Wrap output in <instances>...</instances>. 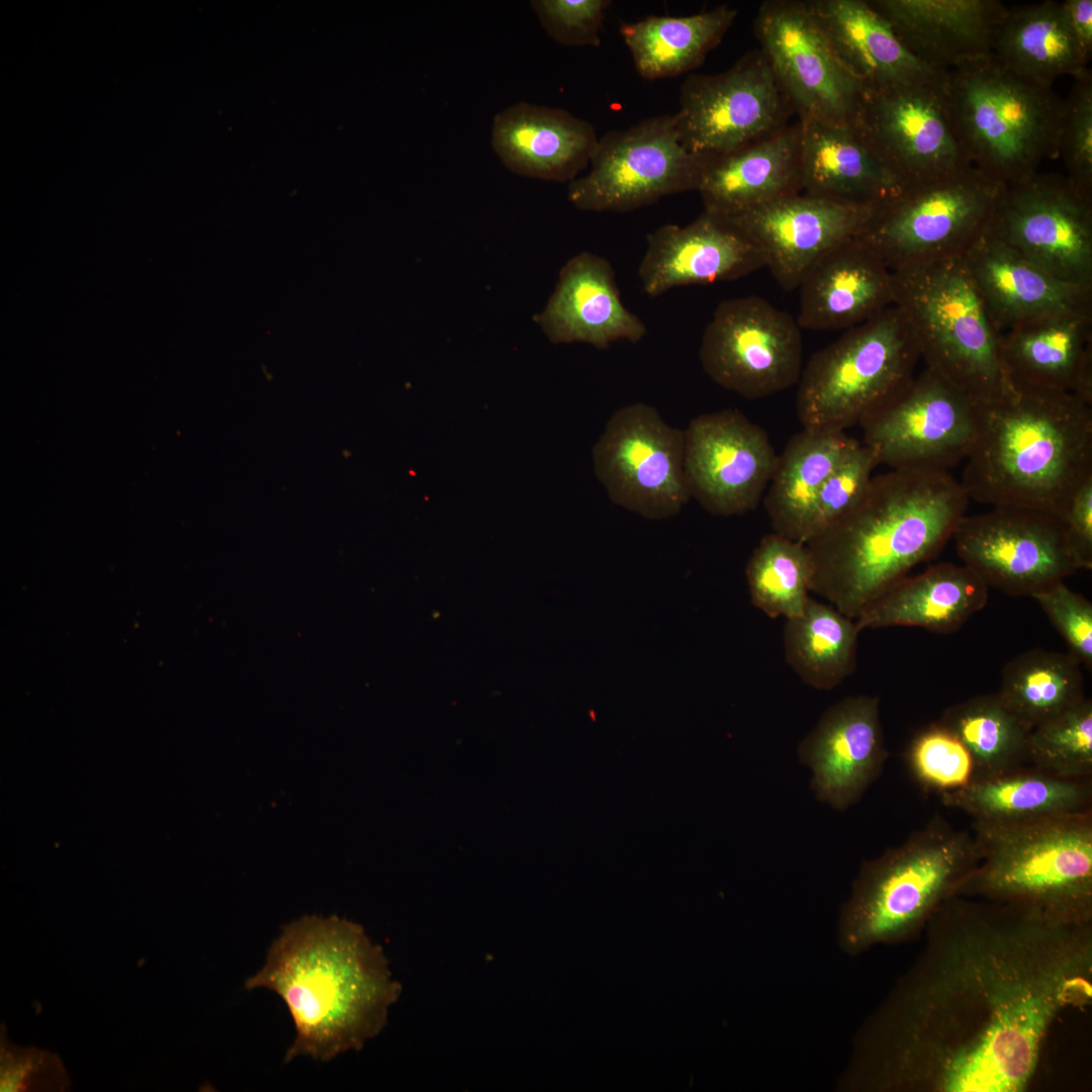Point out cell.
Here are the masks:
<instances>
[{
  "instance_id": "11",
  "label": "cell",
  "mask_w": 1092,
  "mask_h": 1092,
  "mask_svg": "<svg viewBox=\"0 0 1092 1092\" xmlns=\"http://www.w3.org/2000/svg\"><path fill=\"white\" fill-rule=\"evenodd\" d=\"M705 160L682 146L674 114L648 117L601 136L589 172L569 182L567 197L580 210L631 211L697 191Z\"/></svg>"
},
{
  "instance_id": "33",
  "label": "cell",
  "mask_w": 1092,
  "mask_h": 1092,
  "mask_svg": "<svg viewBox=\"0 0 1092 1092\" xmlns=\"http://www.w3.org/2000/svg\"><path fill=\"white\" fill-rule=\"evenodd\" d=\"M989 586L965 564L938 563L905 576L855 620L859 629L919 627L937 633L961 628L988 601Z\"/></svg>"
},
{
  "instance_id": "47",
  "label": "cell",
  "mask_w": 1092,
  "mask_h": 1092,
  "mask_svg": "<svg viewBox=\"0 0 1092 1092\" xmlns=\"http://www.w3.org/2000/svg\"><path fill=\"white\" fill-rule=\"evenodd\" d=\"M1066 641L1070 654L1087 668L1092 666V605L1059 581L1032 597Z\"/></svg>"
},
{
  "instance_id": "25",
  "label": "cell",
  "mask_w": 1092,
  "mask_h": 1092,
  "mask_svg": "<svg viewBox=\"0 0 1092 1092\" xmlns=\"http://www.w3.org/2000/svg\"><path fill=\"white\" fill-rule=\"evenodd\" d=\"M999 358L1009 387L1071 393L1092 404V313L1018 324L1000 335Z\"/></svg>"
},
{
  "instance_id": "30",
  "label": "cell",
  "mask_w": 1092,
  "mask_h": 1092,
  "mask_svg": "<svg viewBox=\"0 0 1092 1092\" xmlns=\"http://www.w3.org/2000/svg\"><path fill=\"white\" fill-rule=\"evenodd\" d=\"M806 2L835 54L864 90L943 83L946 72L916 58L868 0Z\"/></svg>"
},
{
  "instance_id": "9",
  "label": "cell",
  "mask_w": 1092,
  "mask_h": 1092,
  "mask_svg": "<svg viewBox=\"0 0 1092 1092\" xmlns=\"http://www.w3.org/2000/svg\"><path fill=\"white\" fill-rule=\"evenodd\" d=\"M915 334L895 304L849 328L803 368L797 414L803 429L844 432L914 377Z\"/></svg>"
},
{
  "instance_id": "48",
  "label": "cell",
  "mask_w": 1092,
  "mask_h": 1092,
  "mask_svg": "<svg viewBox=\"0 0 1092 1092\" xmlns=\"http://www.w3.org/2000/svg\"><path fill=\"white\" fill-rule=\"evenodd\" d=\"M1 1091H65L69 1077L61 1060L37 1049L19 1048L1 1037Z\"/></svg>"
},
{
  "instance_id": "16",
  "label": "cell",
  "mask_w": 1092,
  "mask_h": 1092,
  "mask_svg": "<svg viewBox=\"0 0 1092 1092\" xmlns=\"http://www.w3.org/2000/svg\"><path fill=\"white\" fill-rule=\"evenodd\" d=\"M753 28L798 119L854 123L864 89L835 54L806 0L764 1Z\"/></svg>"
},
{
  "instance_id": "3",
  "label": "cell",
  "mask_w": 1092,
  "mask_h": 1092,
  "mask_svg": "<svg viewBox=\"0 0 1092 1092\" xmlns=\"http://www.w3.org/2000/svg\"><path fill=\"white\" fill-rule=\"evenodd\" d=\"M969 503L949 472L902 469L875 475L852 511L806 543L813 564L811 593L856 620L942 549Z\"/></svg>"
},
{
  "instance_id": "5",
  "label": "cell",
  "mask_w": 1092,
  "mask_h": 1092,
  "mask_svg": "<svg viewBox=\"0 0 1092 1092\" xmlns=\"http://www.w3.org/2000/svg\"><path fill=\"white\" fill-rule=\"evenodd\" d=\"M980 860L972 834L939 815L903 843L866 861L839 919V944L850 954L908 940L958 896Z\"/></svg>"
},
{
  "instance_id": "46",
  "label": "cell",
  "mask_w": 1092,
  "mask_h": 1092,
  "mask_svg": "<svg viewBox=\"0 0 1092 1092\" xmlns=\"http://www.w3.org/2000/svg\"><path fill=\"white\" fill-rule=\"evenodd\" d=\"M531 7L555 41L568 47H599L609 0H534Z\"/></svg>"
},
{
  "instance_id": "32",
  "label": "cell",
  "mask_w": 1092,
  "mask_h": 1092,
  "mask_svg": "<svg viewBox=\"0 0 1092 1092\" xmlns=\"http://www.w3.org/2000/svg\"><path fill=\"white\" fill-rule=\"evenodd\" d=\"M798 120L802 192L844 203L877 206L902 186L853 124Z\"/></svg>"
},
{
  "instance_id": "1",
  "label": "cell",
  "mask_w": 1092,
  "mask_h": 1092,
  "mask_svg": "<svg viewBox=\"0 0 1092 1092\" xmlns=\"http://www.w3.org/2000/svg\"><path fill=\"white\" fill-rule=\"evenodd\" d=\"M864 1023L844 1088L1021 1092L1060 1014L1092 1000V919L953 896Z\"/></svg>"
},
{
  "instance_id": "6",
  "label": "cell",
  "mask_w": 1092,
  "mask_h": 1092,
  "mask_svg": "<svg viewBox=\"0 0 1092 1092\" xmlns=\"http://www.w3.org/2000/svg\"><path fill=\"white\" fill-rule=\"evenodd\" d=\"M942 94L967 162L1010 186L1059 158L1064 100L992 55L946 71Z\"/></svg>"
},
{
  "instance_id": "38",
  "label": "cell",
  "mask_w": 1092,
  "mask_h": 1092,
  "mask_svg": "<svg viewBox=\"0 0 1092 1092\" xmlns=\"http://www.w3.org/2000/svg\"><path fill=\"white\" fill-rule=\"evenodd\" d=\"M860 631L854 619L809 597L803 613L786 620V661L809 687L832 690L855 669Z\"/></svg>"
},
{
  "instance_id": "12",
  "label": "cell",
  "mask_w": 1092,
  "mask_h": 1092,
  "mask_svg": "<svg viewBox=\"0 0 1092 1092\" xmlns=\"http://www.w3.org/2000/svg\"><path fill=\"white\" fill-rule=\"evenodd\" d=\"M859 425L878 465L948 472L973 447L979 403L925 367Z\"/></svg>"
},
{
  "instance_id": "7",
  "label": "cell",
  "mask_w": 1092,
  "mask_h": 1092,
  "mask_svg": "<svg viewBox=\"0 0 1092 1092\" xmlns=\"http://www.w3.org/2000/svg\"><path fill=\"white\" fill-rule=\"evenodd\" d=\"M973 829L980 860L958 896L1092 919V811Z\"/></svg>"
},
{
  "instance_id": "36",
  "label": "cell",
  "mask_w": 1092,
  "mask_h": 1092,
  "mask_svg": "<svg viewBox=\"0 0 1092 1092\" xmlns=\"http://www.w3.org/2000/svg\"><path fill=\"white\" fill-rule=\"evenodd\" d=\"M993 56L1009 71L1048 87L1060 76H1080L1089 60L1055 1L1009 8Z\"/></svg>"
},
{
  "instance_id": "15",
  "label": "cell",
  "mask_w": 1092,
  "mask_h": 1092,
  "mask_svg": "<svg viewBox=\"0 0 1092 1092\" xmlns=\"http://www.w3.org/2000/svg\"><path fill=\"white\" fill-rule=\"evenodd\" d=\"M800 329L790 313L759 296L723 300L705 328L701 365L715 383L745 398L772 395L800 380Z\"/></svg>"
},
{
  "instance_id": "28",
  "label": "cell",
  "mask_w": 1092,
  "mask_h": 1092,
  "mask_svg": "<svg viewBox=\"0 0 1092 1092\" xmlns=\"http://www.w3.org/2000/svg\"><path fill=\"white\" fill-rule=\"evenodd\" d=\"M801 329H849L894 304L893 273L857 238L823 255L799 285Z\"/></svg>"
},
{
  "instance_id": "13",
  "label": "cell",
  "mask_w": 1092,
  "mask_h": 1092,
  "mask_svg": "<svg viewBox=\"0 0 1092 1092\" xmlns=\"http://www.w3.org/2000/svg\"><path fill=\"white\" fill-rule=\"evenodd\" d=\"M594 471L611 502L650 520L677 515L692 498L685 474V432L652 405L617 410L593 448Z\"/></svg>"
},
{
  "instance_id": "34",
  "label": "cell",
  "mask_w": 1092,
  "mask_h": 1092,
  "mask_svg": "<svg viewBox=\"0 0 1092 1092\" xmlns=\"http://www.w3.org/2000/svg\"><path fill=\"white\" fill-rule=\"evenodd\" d=\"M940 797L974 822L1017 824L1091 812L1092 779L1061 778L1027 764Z\"/></svg>"
},
{
  "instance_id": "17",
  "label": "cell",
  "mask_w": 1092,
  "mask_h": 1092,
  "mask_svg": "<svg viewBox=\"0 0 1092 1092\" xmlns=\"http://www.w3.org/2000/svg\"><path fill=\"white\" fill-rule=\"evenodd\" d=\"M963 564L988 586L1033 597L1081 568L1063 521L1019 507L966 515L952 538Z\"/></svg>"
},
{
  "instance_id": "39",
  "label": "cell",
  "mask_w": 1092,
  "mask_h": 1092,
  "mask_svg": "<svg viewBox=\"0 0 1092 1092\" xmlns=\"http://www.w3.org/2000/svg\"><path fill=\"white\" fill-rule=\"evenodd\" d=\"M1081 665L1070 653L1029 650L1005 665L998 695L1032 729L1086 699Z\"/></svg>"
},
{
  "instance_id": "29",
  "label": "cell",
  "mask_w": 1092,
  "mask_h": 1092,
  "mask_svg": "<svg viewBox=\"0 0 1092 1092\" xmlns=\"http://www.w3.org/2000/svg\"><path fill=\"white\" fill-rule=\"evenodd\" d=\"M599 136L562 108L519 102L493 118L491 147L513 173L542 180L575 179L589 165Z\"/></svg>"
},
{
  "instance_id": "10",
  "label": "cell",
  "mask_w": 1092,
  "mask_h": 1092,
  "mask_svg": "<svg viewBox=\"0 0 1092 1092\" xmlns=\"http://www.w3.org/2000/svg\"><path fill=\"white\" fill-rule=\"evenodd\" d=\"M1007 186L973 166L905 184L856 237L891 271L964 258L988 230Z\"/></svg>"
},
{
  "instance_id": "27",
  "label": "cell",
  "mask_w": 1092,
  "mask_h": 1092,
  "mask_svg": "<svg viewBox=\"0 0 1092 1092\" xmlns=\"http://www.w3.org/2000/svg\"><path fill=\"white\" fill-rule=\"evenodd\" d=\"M920 61L948 71L993 55L1009 8L998 0H868Z\"/></svg>"
},
{
  "instance_id": "19",
  "label": "cell",
  "mask_w": 1092,
  "mask_h": 1092,
  "mask_svg": "<svg viewBox=\"0 0 1092 1092\" xmlns=\"http://www.w3.org/2000/svg\"><path fill=\"white\" fill-rule=\"evenodd\" d=\"M942 85L863 92L853 126L902 186L971 166L954 138Z\"/></svg>"
},
{
  "instance_id": "40",
  "label": "cell",
  "mask_w": 1092,
  "mask_h": 1092,
  "mask_svg": "<svg viewBox=\"0 0 1092 1092\" xmlns=\"http://www.w3.org/2000/svg\"><path fill=\"white\" fill-rule=\"evenodd\" d=\"M970 751L975 780L998 776L1029 764L1030 728L998 693L980 695L947 708L938 720Z\"/></svg>"
},
{
  "instance_id": "2",
  "label": "cell",
  "mask_w": 1092,
  "mask_h": 1092,
  "mask_svg": "<svg viewBox=\"0 0 1092 1092\" xmlns=\"http://www.w3.org/2000/svg\"><path fill=\"white\" fill-rule=\"evenodd\" d=\"M245 986L271 990L286 1004L295 1037L285 1063L329 1062L362 1049L381 1031L401 990L382 948L359 924L337 916L285 925Z\"/></svg>"
},
{
  "instance_id": "37",
  "label": "cell",
  "mask_w": 1092,
  "mask_h": 1092,
  "mask_svg": "<svg viewBox=\"0 0 1092 1092\" xmlns=\"http://www.w3.org/2000/svg\"><path fill=\"white\" fill-rule=\"evenodd\" d=\"M729 5L690 16H655L623 23L621 35L637 72L647 80L674 77L701 66L733 24Z\"/></svg>"
},
{
  "instance_id": "8",
  "label": "cell",
  "mask_w": 1092,
  "mask_h": 1092,
  "mask_svg": "<svg viewBox=\"0 0 1092 1092\" xmlns=\"http://www.w3.org/2000/svg\"><path fill=\"white\" fill-rule=\"evenodd\" d=\"M894 304L907 317L921 360L977 403L1009 388L999 337L964 258L892 271Z\"/></svg>"
},
{
  "instance_id": "49",
  "label": "cell",
  "mask_w": 1092,
  "mask_h": 1092,
  "mask_svg": "<svg viewBox=\"0 0 1092 1092\" xmlns=\"http://www.w3.org/2000/svg\"><path fill=\"white\" fill-rule=\"evenodd\" d=\"M1062 521L1082 569L1092 567V477L1073 494Z\"/></svg>"
},
{
  "instance_id": "42",
  "label": "cell",
  "mask_w": 1092,
  "mask_h": 1092,
  "mask_svg": "<svg viewBox=\"0 0 1092 1092\" xmlns=\"http://www.w3.org/2000/svg\"><path fill=\"white\" fill-rule=\"evenodd\" d=\"M1029 764L1075 780L1092 779V701L1033 727L1028 739Z\"/></svg>"
},
{
  "instance_id": "23",
  "label": "cell",
  "mask_w": 1092,
  "mask_h": 1092,
  "mask_svg": "<svg viewBox=\"0 0 1092 1092\" xmlns=\"http://www.w3.org/2000/svg\"><path fill=\"white\" fill-rule=\"evenodd\" d=\"M765 267L761 250L726 217L704 210L685 226L664 224L647 236L638 268L643 291L657 297L677 287L732 281Z\"/></svg>"
},
{
  "instance_id": "44",
  "label": "cell",
  "mask_w": 1092,
  "mask_h": 1092,
  "mask_svg": "<svg viewBox=\"0 0 1092 1092\" xmlns=\"http://www.w3.org/2000/svg\"><path fill=\"white\" fill-rule=\"evenodd\" d=\"M1060 157L1070 184L1078 193L1092 199V78L1088 70L1074 78L1064 100Z\"/></svg>"
},
{
  "instance_id": "20",
  "label": "cell",
  "mask_w": 1092,
  "mask_h": 1092,
  "mask_svg": "<svg viewBox=\"0 0 1092 1092\" xmlns=\"http://www.w3.org/2000/svg\"><path fill=\"white\" fill-rule=\"evenodd\" d=\"M684 432L691 497L716 516L755 510L778 459L766 432L736 408L702 414Z\"/></svg>"
},
{
  "instance_id": "50",
  "label": "cell",
  "mask_w": 1092,
  "mask_h": 1092,
  "mask_svg": "<svg viewBox=\"0 0 1092 1092\" xmlns=\"http://www.w3.org/2000/svg\"><path fill=\"white\" fill-rule=\"evenodd\" d=\"M1067 24L1086 58L1092 52V0L1061 2Z\"/></svg>"
},
{
  "instance_id": "4",
  "label": "cell",
  "mask_w": 1092,
  "mask_h": 1092,
  "mask_svg": "<svg viewBox=\"0 0 1092 1092\" xmlns=\"http://www.w3.org/2000/svg\"><path fill=\"white\" fill-rule=\"evenodd\" d=\"M960 481L970 500L1062 517L1092 477V404L1071 393L1009 387L979 403Z\"/></svg>"
},
{
  "instance_id": "35",
  "label": "cell",
  "mask_w": 1092,
  "mask_h": 1092,
  "mask_svg": "<svg viewBox=\"0 0 1092 1092\" xmlns=\"http://www.w3.org/2000/svg\"><path fill=\"white\" fill-rule=\"evenodd\" d=\"M844 432L803 429L778 456L764 497L775 533L806 543L816 496L857 443Z\"/></svg>"
},
{
  "instance_id": "21",
  "label": "cell",
  "mask_w": 1092,
  "mask_h": 1092,
  "mask_svg": "<svg viewBox=\"0 0 1092 1092\" xmlns=\"http://www.w3.org/2000/svg\"><path fill=\"white\" fill-rule=\"evenodd\" d=\"M877 206L800 192L724 217L756 244L775 280L791 291L823 255L856 238Z\"/></svg>"
},
{
  "instance_id": "31",
  "label": "cell",
  "mask_w": 1092,
  "mask_h": 1092,
  "mask_svg": "<svg viewBox=\"0 0 1092 1092\" xmlns=\"http://www.w3.org/2000/svg\"><path fill=\"white\" fill-rule=\"evenodd\" d=\"M697 191L704 210L722 216L802 192L800 121L707 158Z\"/></svg>"
},
{
  "instance_id": "18",
  "label": "cell",
  "mask_w": 1092,
  "mask_h": 1092,
  "mask_svg": "<svg viewBox=\"0 0 1092 1092\" xmlns=\"http://www.w3.org/2000/svg\"><path fill=\"white\" fill-rule=\"evenodd\" d=\"M988 231L1054 277L1092 286V199L1065 176L1036 172L1007 186Z\"/></svg>"
},
{
  "instance_id": "24",
  "label": "cell",
  "mask_w": 1092,
  "mask_h": 1092,
  "mask_svg": "<svg viewBox=\"0 0 1092 1092\" xmlns=\"http://www.w3.org/2000/svg\"><path fill=\"white\" fill-rule=\"evenodd\" d=\"M533 318L554 344L584 343L597 349L623 340L636 344L647 332L622 302L611 263L590 252L563 265L545 307Z\"/></svg>"
},
{
  "instance_id": "26",
  "label": "cell",
  "mask_w": 1092,
  "mask_h": 1092,
  "mask_svg": "<svg viewBox=\"0 0 1092 1092\" xmlns=\"http://www.w3.org/2000/svg\"><path fill=\"white\" fill-rule=\"evenodd\" d=\"M964 261L999 335L1045 315L1092 313V286L1054 277L988 230Z\"/></svg>"
},
{
  "instance_id": "22",
  "label": "cell",
  "mask_w": 1092,
  "mask_h": 1092,
  "mask_svg": "<svg viewBox=\"0 0 1092 1092\" xmlns=\"http://www.w3.org/2000/svg\"><path fill=\"white\" fill-rule=\"evenodd\" d=\"M885 747L877 697H847L830 706L799 745L811 788L837 810L854 804L880 776Z\"/></svg>"
},
{
  "instance_id": "43",
  "label": "cell",
  "mask_w": 1092,
  "mask_h": 1092,
  "mask_svg": "<svg viewBox=\"0 0 1092 1092\" xmlns=\"http://www.w3.org/2000/svg\"><path fill=\"white\" fill-rule=\"evenodd\" d=\"M905 761L916 783L938 795L954 792L975 780L973 757L961 739L939 721L918 731L910 740Z\"/></svg>"
},
{
  "instance_id": "45",
  "label": "cell",
  "mask_w": 1092,
  "mask_h": 1092,
  "mask_svg": "<svg viewBox=\"0 0 1092 1092\" xmlns=\"http://www.w3.org/2000/svg\"><path fill=\"white\" fill-rule=\"evenodd\" d=\"M877 466L872 452L857 442L821 486L812 510L808 541L860 503Z\"/></svg>"
},
{
  "instance_id": "41",
  "label": "cell",
  "mask_w": 1092,
  "mask_h": 1092,
  "mask_svg": "<svg viewBox=\"0 0 1092 1092\" xmlns=\"http://www.w3.org/2000/svg\"><path fill=\"white\" fill-rule=\"evenodd\" d=\"M752 604L769 618L800 616L811 592L813 564L806 543L764 536L745 568Z\"/></svg>"
},
{
  "instance_id": "14",
  "label": "cell",
  "mask_w": 1092,
  "mask_h": 1092,
  "mask_svg": "<svg viewBox=\"0 0 1092 1092\" xmlns=\"http://www.w3.org/2000/svg\"><path fill=\"white\" fill-rule=\"evenodd\" d=\"M674 113L682 146L704 159L764 139L795 114L760 50L717 74H693Z\"/></svg>"
}]
</instances>
